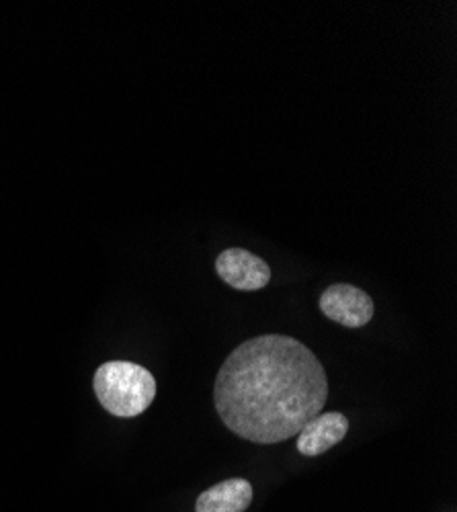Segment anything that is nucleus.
Returning a JSON list of instances; mask_svg holds the SVG:
<instances>
[{
	"instance_id": "obj_1",
	"label": "nucleus",
	"mask_w": 457,
	"mask_h": 512,
	"mask_svg": "<svg viewBox=\"0 0 457 512\" xmlns=\"http://www.w3.org/2000/svg\"><path fill=\"white\" fill-rule=\"evenodd\" d=\"M326 400L322 363L300 340L281 334H263L236 347L214 386L224 424L236 437L259 445L296 437Z\"/></svg>"
},
{
	"instance_id": "obj_2",
	"label": "nucleus",
	"mask_w": 457,
	"mask_h": 512,
	"mask_svg": "<svg viewBox=\"0 0 457 512\" xmlns=\"http://www.w3.org/2000/svg\"><path fill=\"white\" fill-rule=\"evenodd\" d=\"M101 406L119 418L140 416L156 398L154 375L130 361H109L101 365L93 379Z\"/></svg>"
},
{
	"instance_id": "obj_3",
	"label": "nucleus",
	"mask_w": 457,
	"mask_h": 512,
	"mask_svg": "<svg viewBox=\"0 0 457 512\" xmlns=\"http://www.w3.org/2000/svg\"><path fill=\"white\" fill-rule=\"evenodd\" d=\"M320 310L326 318L345 328H363L376 312L371 297L349 283H337L324 289L320 295Z\"/></svg>"
},
{
	"instance_id": "obj_4",
	"label": "nucleus",
	"mask_w": 457,
	"mask_h": 512,
	"mask_svg": "<svg viewBox=\"0 0 457 512\" xmlns=\"http://www.w3.org/2000/svg\"><path fill=\"white\" fill-rule=\"evenodd\" d=\"M216 273L224 283L240 291H257L269 285V265L244 248H228L216 259Z\"/></svg>"
},
{
	"instance_id": "obj_5",
	"label": "nucleus",
	"mask_w": 457,
	"mask_h": 512,
	"mask_svg": "<svg viewBox=\"0 0 457 512\" xmlns=\"http://www.w3.org/2000/svg\"><path fill=\"white\" fill-rule=\"evenodd\" d=\"M349 431V420L341 412H326L314 416L298 433V451L306 457H316L339 445Z\"/></svg>"
},
{
	"instance_id": "obj_6",
	"label": "nucleus",
	"mask_w": 457,
	"mask_h": 512,
	"mask_svg": "<svg viewBox=\"0 0 457 512\" xmlns=\"http://www.w3.org/2000/svg\"><path fill=\"white\" fill-rule=\"evenodd\" d=\"M253 502V486L248 480H224L199 494L195 512H244Z\"/></svg>"
}]
</instances>
